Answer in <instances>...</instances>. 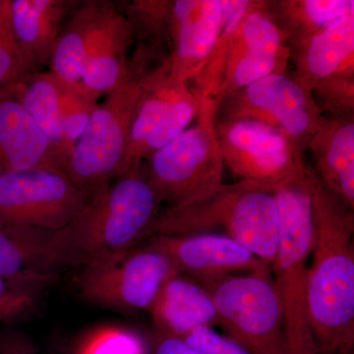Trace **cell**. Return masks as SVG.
<instances>
[{
	"mask_svg": "<svg viewBox=\"0 0 354 354\" xmlns=\"http://www.w3.org/2000/svg\"><path fill=\"white\" fill-rule=\"evenodd\" d=\"M216 230L271 266L279 243L274 188L246 181L221 184L189 204L158 214L145 241L157 235L212 234Z\"/></svg>",
	"mask_w": 354,
	"mask_h": 354,
	"instance_id": "cell-3",
	"label": "cell"
},
{
	"mask_svg": "<svg viewBox=\"0 0 354 354\" xmlns=\"http://www.w3.org/2000/svg\"><path fill=\"white\" fill-rule=\"evenodd\" d=\"M160 202L141 165L121 174L88 199L67 227L55 232L58 269L139 246L158 216Z\"/></svg>",
	"mask_w": 354,
	"mask_h": 354,
	"instance_id": "cell-2",
	"label": "cell"
},
{
	"mask_svg": "<svg viewBox=\"0 0 354 354\" xmlns=\"http://www.w3.org/2000/svg\"><path fill=\"white\" fill-rule=\"evenodd\" d=\"M177 274L167 255L141 244L81 266L74 283L91 304L120 311H150L165 281Z\"/></svg>",
	"mask_w": 354,
	"mask_h": 354,
	"instance_id": "cell-8",
	"label": "cell"
},
{
	"mask_svg": "<svg viewBox=\"0 0 354 354\" xmlns=\"http://www.w3.org/2000/svg\"><path fill=\"white\" fill-rule=\"evenodd\" d=\"M55 232L31 227H0V278L57 277Z\"/></svg>",
	"mask_w": 354,
	"mask_h": 354,
	"instance_id": "cell-22",
	"label": "cell"
},
{
	"mask_svg": "<svg viewBox=\"0 0 354 354\" xmlns=\"http://www.w3.org/2000/svg\"><path fill=\"white\" fill-rule=\"evenodd\" d=\"M285 38L271 14L252 4L227 44L221 94H234L271 74L281 73Z\"/></svg>",
	"mask_w": 354,
	"mask_h": 354,
	"instance_id": "cell-13",
	"label": "cell"
},
{
	"mask_svg": "<svg viewBox=\"0 0 354 354\" xmlns=\"http://www.w3.org/2000/svg\"><path fill=\"white\" fill-rule=\"evenodd\" d=\"M55 279L0 278V323L13 322L31 312L38 301L39 291Z\"/></svg>",
	"mask_w": 354,
	"mask_h": 354,
	"instance_id": "cell-26",
	"label": "cell"
},
{
	"mask_svg": "<svg viewBox=\"0 0 354 354\" xmlns=\"http://www.w3.org/2000/svg\"><path fill=\"white\" fill-rule=\"evenodd\" d=\"M76 3L64 0H10L9 22L13 38L37 67L50 64L64 19Z\"/></svg>",
	"mask_w": 354,
	"mask_h": 354,
	"instance_id": "cell-18",
	"label": "cell"
},
{
	"mask_svg": "<svg viewBox=\"0 0 354 354\" xmlns=\"http://www.w3.org/2000/svg\"><path fill=\"white\" fill-rule=\"evenodd\" d=\"M218 135L223 162L241 181L276 189L309 171L302 149L265 121L234 116L218 128Z\"/></svg>",
	"mask_w": 354,
	"mask_h": 354,
	"instance_id": "cell-9",
	"label": "cell"
},
{
	"mask_svg": "<svg viewBox=\"0 0 354 354\" xmlns=\"http://www.w3.org/2000/svg\"><path fill=\"white\" fill-rule=\"evenodd\" d=\"M79 354H144L138 337L129 330L106 327L86 339Z\"/></svg>",
	"mask_w": 354,
	"mask_h": 354,
	"instance_id": "cell-29",
	"label": "cell"
},
{
	"mask_svg": "<svg viewBox=\"0 0 354 354\" xmlns=\"http://www.w3.org/2000/svg\"><path fill=\"white\" fill-rule=\"evenodd\" d=\"M88 201L64 171L34 169L0 174V227L57 232L67 227Z\"/></svg>",
	"mask_w": 354,
	"mask_h": 354,
	"instance_id": "cell-10",
	"label": "cell"
},
{
	"mask_svg": "<svg viewBox=\"0 0 354 354\" xmlns=\"http://www.w3.org/2000/svg\"><path fill=\"white\" fill-rule=\"evenodd\" d=\"M34 169L64 171L50 141L15 95L11 91L2 93L0 94V174Z\"/></svg>",
	"mask_w": 354,
	"mask_h": 354,
	"instance_id": "cell-16",
	"label": "cell"
},
{
	"mask_svg": "<svg viewBox=\"0 0 354 354\" xmlns=\"http://www.w3.org/2000/svg\"><path fill=\"white\" fill-rule=\"evenodd\" d=\"M8 7L9 0H0V20L6 15Z\"/></svg>",
	"mask_w": 354,
	"mask_h": 354,
	"instance_id": "cell-33",
	"label": "cell"
},
{
	"mask_svg": "<svg viewBox=\"0 0 354 354\" xmlns=\"http://www.w3.org/2000/svg\"><path fill=\"white\" fill-rule=\"evenodd\" d=\"M60 91L62 84L53 73L36 72L11 92L50 141L65 171L68 156L62 131Z\"/></svg>",
	"mask_w": 354,
	"mask_h": 354,
	"instance_id": "cell-23",
	"label": "cell"
},
{
	"mask_svg": "<svg viewBox=\"0 0 354 354\" xmlns=\"http://www.w3.org/2000/svg\"><path fill=\"white\" fill-rule=\"evenodd\" d=\"M184 342L200 354H252L227 335L213 327H201L183 337Z\"/></svg>",
	"mask_w": 354,
	"mask_h": 354,
	"instance_id": "cell-30",
	"label": "cell"
},
{
	"mask_svg": "<svg viewBox=\"0 0 354 354\" xmlns=\"http://www.w3.org/2000/svg\"><path fill=\"white\" fill-rule=\"evenodd\" d=\"M315 176H304L274 189L279 212V243L271 264L278 292L288 354H318L308 315V270L313 245L312 188Z\"/></svg>",
	"mask_w": 354,
	"mask_h": 354,
	"instance_id": "cell-4",
	"label": "cell"
},
{
	"mask_svg": "<svg viewBox=\"0 0 354 354\" xmlns=\"http://www.w3.org/2000/svg\"><path fill=\"white\" fill-rule=\"evenodd\" d=\"M313 245L308 270V315L318 354L354 348L353 211L314 178Z\"/></svg>",
	"mask_w": 354,
	"mask_h": 354,
	"instance_id": "cell-1",
	"label": "cell"
},
{
	"mask_svg": "<svg viewBox=\"0 0 354 354\" xmlns=\"http://www.w3.org/2000/svg\"><path fill=\"white\" fill-rule=\"evenodd\" d=\"M198 102L194 93H184L172 104L169 113L152 133L140 153V160H148L153 153L185 131L197 115Z\"/></svg>",
	"mask_w": 354,
	"mask_h": 354,
	"instance_id": "cell-25",
	"label": "cell"
},
{
	"mask_svg": "<svg viewBox=\"0 0 354 354\" xmlns=\"http://www.w3.org/2000/svg\"><path fill=\"white\" fill-rule=\"evenodd\" d=\"M281 12L290 15L291 26L298 28L299 41L322 31L335 22L354 14L353 0H306L286 2Z\"/></svg>",
	"mask_w": 354,
	"mask_h": 354,
	"instance_id": "cell-24",
	"label": "cell"
},
{
	"mask_svg": "<svg viewBox=\"0 0 354 354\" xmlns=\"http://www.w3.org/2000/svg\"><path fill=\"white\" fill-rule=\"evenodd\" d=\"M301 50L299 81L310 91L334 79L353 77L354 14L305 39Z\"/></svg>",
	"mask_w": 354,
	"mask_h": 354,
	"instance_id": "cell-20",
	"label": "cell"
},
{
	"mask_svg": "<svg viewBox=\"0 0 354 354\" xmlns=\"http://www.w3.org/2000/svg\"><path fill=\"white\" fill-rule=\"evenodd\" d=\"M196 95L197 123L148 158L146 174L169 208L184 206L221 185L223 162L216 122V100Z\"/></svg>",
	"mask_w": 354,
	"mask_h": 354,
	"instance_id": "cell-5",
	"label": "cell"
},
{
	"mask_svg": "<svg viewBox=\"0 0 354 354\" xmlns=\"http://www.w3.org/2000/svg\"><path fill=\"white\" fill-rule=\"evenodd\" d=\"M149 312L160 334L180 339L198 328L218 325V314L208 291L180 274L165 281Z\"/></svg>",
	"mask_w": 354,
	"mask_h": 354,
	"instance_id": "cell-17",
	"label": "cell"
},
{
	"mask_svg": "<svg viewBox=\"0 0 354 354\" xmlns=\"http://www.w3.org/2000/svg\"><path fill=\"white\" fill-rule=\"evenodd\" d=\"M221 26V0L171 2L169 38L172 53L167 62L174 80L186 84L199 75L215 53Z\"/></svg>",
	"mask_w": 354,
	"mask_h": 354,
	"instance_id": "cell-14",
	"label": "cell"
},
{
	"mask_svg": "<svg viewBox=\"0 0 354 354\" xmlns=\"http://www.w3.org/2000/svg\"><path fill=\"white\" fill-rule=\"evenodd\" d=\"M0 354H32V349L15 333L0 332Z\"/></svg>",
	"mask_w": 354,
	"mask_h": 354,
	"instance_id": "cell-32",
	"label": "cell"
},
{
	"mask_svg": "<svg viewBox=\"0 0 354 354\" xmlns=\"http://www.w3.org/2000/svg\"><path fill=\"white\" fill-rule=\"evenodd\" d=\"M97 104V101L84 94L82 91L68 88L62 84L60 111L64 145L68 160L77 142L85 132Z\"/></svg>",
	"mask_w": 354,
	"mask_h": 354,
	"instance_id": "cell-27",
	"label": "cell"
},
{
	"mask_svg": "<svg viewBox=\"0 0 354 354\" xmlns=\"http://www.w3.org/2000/svg\"><path fill=\"white\" fill-rule=\"evenodd\" d=\"M153 354H200L180 337L160 334L153 342Z\"/></svg>",
	"mask_w": 354,
	"mask_h": 354,
	"instance_id": "cell-31",
	"label": "cell"
},
{
	"mask_svg": "<svg viewBox=\"0 0 354 354\" xmlns=\"http://www.w3.org/2000/svg\"><path fill=\"white\" fill-rule=\"evenodd\" d=\"M37 68L13 38L8 9L7 15L0 20V94L12 91L26 78L36 73Z\"/></svg>",
	"mask_w": 354,
	"mask_h": 354,
	"instance_id": "cell-28",
	"label": "cell"
},
{
	"mask_svg": "<svg viewBox=\"0 0 354 354\" xmlns=\"http://www.w3.org/2000/svg\"><path fill=\"white\" fill-rule=\"evenodd\" d=\"M144 78L130 65L127 78L97 104L70 156L65 172L88 199L120 176Z\"/></svg>",
	"mask_w": 354,
	"mask_h": 354,
	"instance_id": "cell-6",
	"label": "cell"
},
{
	"mask_svg": "<svg viewBox=\"0 0 354 354\" xmlns=\"http://www.w3.org/2000/svg\"><path fill=\"white\" fill-rule=\"evenodd\" d=\"M142 244L164 253L178 274L195 281L237 272H271V266L225 234L157 235Z\"/></svg>",
	"mask_w": 354,
	"mask_h": 354,
	"instance_id": "cell-12",
	"label": "cell"
},
{
	"mask_svg": "<svg viewBox=\"0 0 354 354\" xmlns=\"http://www.w3.org/2000/svg\"><path fill=\"white\" fill-rule=\"evenodd\" d=\"M109 6V2L106 1L81 2V4H76L70 13L68 21L59 32L48 64L50 73L62 85L82 91L81 77L88 44Z\"/></svg>",
	"mask_w": 354,
	"mask_h": 354,
	"instance_id": "cell-21",
	"label": "cell"
},
{
	"mask_svg": "<svg viewBox=\"0 0 354 354\" xmlns=\"http://www.w3.org/2000/svg\"><path fill=\"white\" fill-rule=\"evenodd\" d=\"M310 148L315 153L316 178L351 211L354 209V123L353 118L324 121Z\"/></svg>",
	"mask_w": 354,
	"mask_h": 354,
	"instance_id": "cell-19",
	"label": "cell"
},
{
	"mask_svg": "<svg viewBox=\"0 0 354 354\" xmlns=\"http://www.w3.org/2000/svg\"><path fill=\"white\" fill-rule=\"evenodd\" d=\"M241 92L242 108L235 116L265 121L301 149L309 147L322 127L324 120L311 91L283 72L265 77Z\"/></svg>",
	"mask_w": 354,
	"mask_h": 354,
	"instance_id": "cell-11",
	"label": "cell"
},
{
	"mask_svg": "<svg viewBox=\"0 0 354 354\" xmlns=\"http://www.w3.org/2000/svg\"><path fill=\"white\" fill-rule=\"evenodd\" d=\"M225 335L252 354H288L283 309L271 272L199 279Z\"/></svg>",
	"mask_w": 354,
	"mask_h": 354,
	"instance_id": "cell-7",
	"label": "cell"
},
{
	"mask_svg": "<svg viewBox=\"0 0 354 354\" xmlns=\"http://www.w3.org/2000/svg\"><path fill=\"white\" fill-rule=\"evenodd\" d=\"M134 35L127 16L109 3L88 44L81 77L84 94L97 101L127 78L130 71L127 55Z\"/></svg>",
	"mask_w": 354,
	"mask_h": 354,
	"instance_id": "cell-15",
	"label": "cell"
}]
</instances>
